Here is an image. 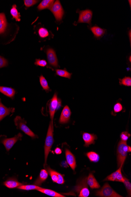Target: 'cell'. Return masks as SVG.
I'll use <instances>...</instances> for the list:
<instances>
[{
    "label": "cell",
    "instance_id": "1",
    "mask_svg": "<svg viewBox=\"0 0 131 197\" xmlns=\"http://www.w3.org/2000/svg\"><path fill=\"white\" fill-rule=\"evenodd\" d=\"M54 143L53 138V122L51 121L49 124L48 130H47V137H46L45 145H44V167L47 165V157L50 153L51 149Z\"/></svg>",
    "mask_w": 131,
    "mask_h": 197
},
{
    "label": "cell",
    "instance_id": "2",
    "mask_svg": "<svg viewBox=\"0 0 131 197\" xmlns=\"http://www.w3.org/2000/svg\"><path fill=\"white\" fill-rule=\"evenodd\" d=\"M127 142L120 141L119 142L117 148V163L119 167H123L129 152V146Z\"/></svg>",
    "mask_w": 131,
    "mask_h": 197
},
{
    "label": "cell",
    "instance_id": "3",
    "mask_svg": "<svg viewBox=\"0 0 131 197\" xmlns=\"http://www.w3.org/2000/svg\"><path fill=\"white\" fill-rule=\"evenodd\" d=\"M77 12L79 14L78 21L75 22L74 25H76L79 23H84L88 24L90 25H92V20L93 12L90 10H77Z\"/></svg>",
    "mask_w": 131,
    "mask_h": 197
},
{
    "label": "cell",
    "instance_id": "4",
    "mask_svg": "<svg viewBox=\"0 0 131 197\" xmlns=\"http://www.w3.org/2000/svg\"><path fill=\"white\" fill-rule=\"evenodd\" d=\"M96 195L102 197H122L114 190L108 183H105L100 190L96 192Z\"/></svg>",
    "mask_w": 131,
    "mask_h": 197
},
{
    "label": "cell",
    "instance_id": "5",
    "mask_svg": "<svg viewBox=\"0 0 131 197\" xmlns=\"http://www.w3.org/2000/svg\"><path fill=\"white\" fill-rule=\"evenodd\" d=\"M15 124L18 129L23 131L25 134L32 138H35L37 136L26 125V121L22 119L20 116H17L14 119Z\"/></svg>",
    "mask_w": 131,
    "mask_h": 197
},
{
    "label": "cell",
    "instance_id": "6",
    "mask_svg": "<svg viewBox=\"0 0 131 197\" xmlns=\"http://www.w3.org/2000/svg\"><path fill=\"white\" fill-rule=\"evenodd\" d=\"M50 10L52 12L57 22H60L62 19L64 11L60 1H56Z\"/></svg>",
    "mask_w": 131,
    "mask_h": 197
},
{
    "label": "cell",
    "instance_id": "7",
    "mask_svg": "<svg viewBox=\"0 0 131 197\" xmlns=\"http://www.w3.org/2000/svg\"><path fill=\"white\" fill-rule=\"evenodd\" d=\"M61 105V101L60 100L58 99L57 94L55 93L52 98L50 100L49 105V112H50L51 121L53 122L56 109Z\"/></svg>",
    "mask_w": 131,
    "mask_h": 197
},
{
    "label": "cell",
    "instance_id": "8",
    "mask_svg": "<svg viewBox=\"0 0 131 197\" xmlns=\"http://www.w3.org/2000/svg\"><path fill=\"white\" fill-rule=\"evenodd\" d=\"M22 137L23 135L19 133L13 138H4L1 140V143L4 144L7 151H9L18 140H21Z\"/></svg>",
    "mask_w": 131,
    "mask_h": 197
},
{
    "label": "cell",
    "instance_id": "9",
    "mask_svg": "<svg viewBox=\"0 0 131 197\" xmlns=\"http://www.w3.org/2000/svg\"><path fill=\"white\" fill-rule=\"evenodd\" d=\"M47 169L53 182L57 183L58 184H64L65 180L62 174L51 169L49 167H47Z\"/></svg>",
    "mask_w": 131,
    "mask_h": 197
},
{
    "label": "cell",
    "instance_id": "10",
    "mask_svg": "<svg viewBox=\"0 0 131 197\" xmlns=\"http://www.w3.org/2000/svg\"><path fill=\"white\" fill-rule=\"evenodd\" d=\"M47 61L49 64L55 68H58V61L55 50L52 48L47 49Z\"/></svg>",
    "mask_w": 131,
    "mask_h": 197
},
{
    "label": "cell",
    "instance_id": "11",
    "mask_svg": "<svg viewBox=\"0 0 131 197\" xmlns=\"http://www.w3.org/2000/svg\"><path fill=\"white\" fill-rule=\"evenodd\" d=\"M122 167H119V169L112 174L107 176L104 181H117L123 183L124 177L121 173Z\"/></svg>",
    "mask_w": 131,
    "mask_h": 197
},
{
    "label": "cell",
    "instance_id": "12",
    "mask_svg": "<svg viewBox=\"0 0 131 197\" xmlns=\"http://www.w3.org/2000/svg\"><path fill=\"white\" fill-rule=\"evenodd\" d=\"M71 115V111L70 107L68 106H66L64 107L61 114L59 123L61 124H65L67 123L70 120Z\"/></svg>",
    "mask_w": 131,
    "mask_h": 197
},
{
    "label": "cell",
    "instance_id": "13",
    "mask_svg": "<svg viewBox=\"0 0 131 197\" xmlns=\"http://www.w3.org/2000/svg\"><path fill=\"white\" fill-rule=\"evenodd\" d=\"M83 138L85 142L84 146L87 147L91 144H94L95 141L97 139V137L94 134L84 133L83 134Z\"/></svg>",
    "mask_w": 131,
    "mask_h": 197
},
{
    "label": "cell",
    "instance_id": "14",
    "mask_svg": "<svg viewBox=\"0 0 131 197\" xmlns=\"http://www.w3.org/2000/svg\"><path fill=\"white\" fill-rule=\"evenodd\" d=\"M65 154L67 162L68 165L70 167L71 169L74 171L76 167V162L75 156L67 149H66Z\"/></svg>",
    "mask_w": 131,
    "mask_h": 197
},
{
    "label": "cell",
    "instance_id": "15",
    "mask_svg": "<svg viewBox=\"0 0 131 197\" xmlns=\"http://www.w3.org/2000/svg\"><path fill=\"white\" fill-rule=\"evenodd\" d=\"M90 30L92 31L95 38L99 39L106 33V30L99 27V26H94L90 27Z\"/></svg>",
    "mask_w": 131,
    "mask_h": 197
},
{
    "label": "cell",
    "instance_id": "16",
    "mask_svg": "<svg viewBox=\"0 0 131 197\" xmlns=\"http://www.w3.org/2000/svg\"><path fill=\"white\" fill-rule=\"evenodd\" d=\"M14 108H8L3 105L0 100V121L6 116L14 112Z\"/></svg>",
    "mask_w": 131,
    "mask_h": 197
},
{
    "label": "cell",
    "instance_id": "17",
    "mask_svg": "<svg viewBox=\"0 0 131 197\" xmlns=\"http://www.w3.org/2000/svg\"><path fill=\"white\" fill-rule=\"evenodd\" d=\"M48 173L47 170H42L40 172L39 177L34 182V184L37 186L41 185L45 181L48 177Z\"/></svg>",
    "mask_w": 131,
    "mask_h": 197
},
{
    "label": "cell",
    "instance_id": "18",
    "mask_svg": "<svg viewBox=\"0 0 131 197\" xmlns=\"http://www.w3.org/2000/svg\"><path fill=\"white\" fill-rule=\"evenodd\" d=\"M87 184L92 189H98L100 188L99 183L95 178L93 174H90L87 179Z\"/></svg>",
    "mask_w": 131,
    "mask_h": 197
},
{
    "label": "cell",
    "instance_id": "19",
    "mask_svg": "<svg viewBox=\"0 0 131 197\" xmlns=\"http://www.w3.org/2000/svg\"><path fill=\"white\" fill-rule=\"evenodd\" d=\"M0 92L11 98H12L16 94V91L14 89L5 87L0 86Z\"/></svg>",
    "mask_w": 131,
    "mask_h": 197
},
{
    "label": "cell",
    "instance_id": "20",
    "mask_svg": "<svg viewBox=\"0 0 131 197\" xmlns=\"http://www.w3.org/2000/svg\"><path fill=\"white\" fill-rule=\"evenodd\" d=\"M54 1L53 0H44L38 6V9L41 10L45 9H50L54 4Z\"/></svg>",
    "mask_w": 131,
    "mask_h": 197
},
{
    "label": "cell",
    "instance_id": "21",
    "mask_svg": "<svg viewBox=\"0 0 131 197\" xmlns=\"http://www.w3.org/2000/svg\"><path fill=\"white\" fill-rule=\"evenodd\" d=\"M4 185L10 189L17 188L18 186L23 185L22 183L18 181L17 180L14 179H9L4 182Z\"/></svg>",
    "mask_w": 131,
    "mask_h": 197
},
{
    "label": "cell",
    "instance_id": "22",
    "mask_svg": "<svg viewBox=\"0 0 131 197\" xmlns=\"http://www.w3.org/2000/svg\"><path fill=\"white\" fill-rule=\"evenodd\" d=\"M38 191L42 192L43 194H46L50 196L54 197H65L64 195H61V194L57 193L54 191L51 190L45 189L42 188L41 189L38 190Z\"/></svg>",
    "mask_w": 131,
    "mask_h": 197
},
{
    "label": "cell",
    "instance_id": "23",
    "mask_svg": "<svg viewBox=\"0 0 131 197\" xmlns=\"http://www.w3.org/2000/svg\"><path fill=\"white\" fill-rule=\"evenodd\" d=\"M7 26V22L5 15L3 13H0V34L5 31Z\"/></svg>",
    "mask_w": 131,
    "mask_h": 197
},
{
    "label": "cell",
    "instance_id": "24",
    "mask_svg": "<svg viewBox=\"0 0 131 197\" xmlns=\"http://www.w3.org/2000/svg\"><path fill=\"white\" fill-rule=\"evenodd\" d=\"M17 188L26 190H38V189H42V188L36 185H22L18 186Z\"/></svg>",
    "mask_w": 131,
    "mask_h": 197
},
{
    "label": "cell",
    "instance_id": "25",
    "mask_svg": "<svg viewBox=\"0 0 131 197\" xmlns=\"http://www.w3.org/2000/svg\"><path fill=\"white\" fill-rule=\"evenodd\" d=\"M56 75L60 76L61 77L69 79L71 78V74H72L65 70L57 69L56 70Z\"/></svg>",
    "mask_w": 131,
    "mask_h": 197
},
{
    "label": "cell",
    "instance_id": "26",
    "mask_svg": "<svg viewBox=\"0 0 131 197\" xmlns=\"http://www.w3.org/2000/svg\"><path fill=\"white\" fill-rule=\"evenodd\" d=\"M86 155H87L88 157L89 158L91 162H97L99 160V155L95 152H88L86 154Z\"/></svg>",
    "mask_w": 131,
    "mask_h": 197
},
{
    "label": "cell",
    "instance_id": "27",
    "mask_svg": "<svg viewBox=\"0 0 131 197\" xmlns=\"http://www.w3.org/2000/svg\"><path fill=\"white\" fill-rule=\"evenodd\" d=\"M16 7H17L16 5H13L12 8L11 9L10 11V13L13 18L15 19L16 21H20V13L18 12Z\"/></svg>",
    "mask_w": 131,
    "mask_h": 197
},
{
    "label": "cell",
    "instance_id": "28",
    "mask_svg": "<svg viewBox=\"0 0 131 197\" xmlns=\"http://www.w3.org/2000/svg\"><path fill=\"white\" fill-rule=\"evenodd\" d=\"M40 82L41 86L42 87L43 89L44 90L47 91H50V88L48 86V83L47 81V80L45 79V77H43V76L41 75L40 77Z\"/></svg>",
    "mask_w": 131,
    "mask_h": 197
},
{
    "label": "cell",
    "instance_id": "29",
    "mask_svg": "<svg viewBox=\"0 0 131 197\" xmlns=\"http://www.w3.org/2000/svg\"><path fill=\"white\" fill-rule=\"evenodd\" d=\"M120 84L121 86L127 87L131 86V77H125L123 79H120Z\"/></svg>",
    "mask_w": 131,
    "mask_h": 197
},
{
    "label": "cell",
    "instance_id": "30",
    "mask_svg": "<svg viewBox=\"0 0 131 197\" xmlns=\"http://www.w3.org/2000/svg\"><path fill=\"white\" fill-rule=\"evenodd\" d=\"M38 35L42 38H46L50 35V33L45 28L41 27L38 30Z\"/></svg>",
    "mask_w": 131,
    "mask_h": 197
},
{
    "label": "cell",
    "instance_id": "31",
    "mask_svg": "<svg viewBox=\"0 0 131 197\" xmlns=\"http://www.w3.org/2000/svg\"><path fill=\"white\" fill-rule=\"evenodd\" d=\"M125 186L126 189L128 192V195L129 197L131 196V184L129 180L127 178L124 177V181L123 183Z\"/></svg>",
    "mask_w": 131,
    "mask_h": 197
},
{
    "label": "cell",
    "instance_id": "32",
    "mask_svg": "<svg viewBox=\"0 0 131 197\" xmlns=\"http://www.w3.org/2000/svg\"><path fill=\"white\" fill-rule=\"evenodd\" d=\"M130 136V134L127 132V131H124V132H122L120 135L121 141L127 142V140L129 139Z\"/></svg>",
    "mask_w": 131,
    "mask_h": 197
},
{
    "label": "cell",
    "instance_id": "33",
    "mask_svg": "<svg viewBox=\"0 0 131 197\" xmlns=\"http://www.w3.org/2000/svg\"><path fill=\"white\" fill-rule=\"evenodd\" d=\"M35 64V65L39 66L44 67L47 65V61L43 59H37Z\"/></svg>",
    "mask_w": 131,
    "mask_h": 197
},
{
    "label": "cell",
    "instance_id": "34",
    "mask_svg": "<svg viewBox=\"0 0 131 197\" xmlns=\"http://www.w3.org/2000/svg\"><path fill=\"white\" fill-rule=\"evenodd\" d=\"M38 1L34 0H25L24 1L26 7H29L38 3Z\"/></svg>",
    "mask_w": 131,
    "mask_h": 197
},
{
    "label": "cell",
    "instance_id": "35",
    "mask_svg": "<svg viewBox=\"0 0 131 197\" xmlns=\"http://www.w3.org/2000/svg\"><path fill=\"white\" fill-rule=\"evenodd\" d=\"M123 107L122 104L120 103H117L114 106V111L115 113H119L121 111L123 110Z\"/></svg>",
    "mask_w": 131,
    "mask_h": 197
},
{
    "label": "cell",
    "instance_id": "36",
    "mask_svg": "<svg viewBox=\"0 0 131 197\" xmlns=\"http://www.w3.org/2000/svg\"><path fill=\"white\" fill-rule=\"evenodd\" d=\"M8 65V62L3 57L0 56V68L7 66Z\"/></svg>",
    "mask_w": 131,
    "mask_h": 197
},
{
    "label": "cell",
    "instance_id": "37",
    "mask_svg": "<svg viewBox=\"0 0 131 197\" xmlns=\"http://www.w3.org/2000/svg\"><path fill=\"white\" fill-rule=\"evenodd\" d=\"M55 153L56 154H60L62 153V150L59 148H56L55 150Z\"/></svg>",
    "mask_w": 131,
    "mask_h": 197
},
{
    "label": "cell",
    "instance_id": "38",
    "mask_svg": "<svg viewBox=\"0 0 131 197\" xmlns=\"http://www.w3.org/2000/svg\"><path fill=\"white\" fill-rule=\"evenodd\" d=\"M129 40H130V42L131 43V30H129Z\"/></svg>",
    "mask_w": 131,
    "mask_h": 197
},
{
    "label": "cell",
    "instance_id": "39",
    "mask_svg": "<svg viewBox=\"0 0 131 197\" xmlns=\"http://www.w3.org/2000/svg\"><path fill=\"white\" fill-rule=\"evenodd\" d=\"M129 5H130V7H131V1H129Z\"/></svg>",
    "mask_w": 131,
    "mask_h": 197
},
{
    "label": "cell",
    "instance_id": "40",
    "mask_svg": "<svg viewBox=\"0 0 131 197\" xmlns=\"http://www.w3.org/2000/svg\"><path fill=\"white\" fill-rule=\"evenodd\" d=\"M131 56H129V62H131Z\"/></svg>",
    "mask_w": 131,
    "mask_h": 197
}]
</instances>
